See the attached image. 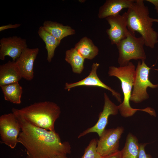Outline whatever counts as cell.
Segmentation results:
<instances>
[{
  "mask_svg": "<svg viewBox=\"0 0 158 158\" xmlns=\"http://www.w3.org/2000/svg\"><path fill=\"white\" fill-rule=\"evenodd\" d=\"M12 113L16 116L20 126L18 140L25 149L26 158H53L71 153L69 143L62 142L55 130L34 126L19 114Z\"/></svg>",
  "mask_w": 158,
  "mask_h": 158,
  "instance_id": "cell-1",
  "label": "cell"
},
{
  "mask_svg": "<svg viewBox=\"0 0 158 158\" xmlns=\"http://www.w3.org/2000/svg\"><path fill=\"white\" fill-rule=\"evenodd\" d=\"M127 28L133 33L138 32L146 47L153 49L158 42V33L152 27L148 7L143 0H135L126 12Z\"/></svg>",
  "mask_w": 158,
  "mask_h": 158,
  "instance_id": "cell-2",
  "label": "cell"
},
{
  "mask_svg": "<svg viewBox=\"0 0 158 158\" xmlns=\"http://www.w3.org/2000/svg\"><path fill=\"white\" fill-rule=\"evenodd\" d=\"M12 112L20 115L31 124L54 131V125L61 113L60 107L49 101L35 102L19 109L13 108Z\"/></svg>",
  "mask_w": 158,
  "mask_h": 158,
  "instance_id": "cell-3",
  "label": "cell"
},
{
  "mask_svg": "<svg viewBox=\"0 0 158 158\" xmlns=\"http://www.w3.org/2000/svg\"><path fill=\"white\" fill-rule=\"evenodd\" d=\"M135 67L131 62L127 65L118 67H109L108 74L109 76H114L120 81L124 96L123 102L118 106L121 115L127 117L132 116L138 111H142L151 114L152 109L147 107L143 109H138L131 107L130 101L133 87L135 72Z\"/></svg>",
  "mask_w": 158,
  "mask_h": 158,
  "instance_id": "cell-4",
  "label": "cell"
},
{
  "mask_svg": "<svg viewBox=\"0 0 158 158\" xmlns=\"http://www.w3.org/2000/svg\"><path fill=\"white\" fill-rule=\"evenodd\" d=\"M145 44L142 37H136L135 34L129 30L126 38L116 45L119 53L118 63L120 66L127 65L132 59L145 61L146 56Z\"/></svg>",
  "mask_w": 158,
  "mask_h": 158,
  "instance_id": "cell-5",
  "label": "cell"
},
{
  "mask_svg": "<svg viewBox=\"0 0 158 158\" xmlns=\"http://www.w3.org/2000/svg\"><path fill=\"white\" fill-rule=\"evenodd\" d=\"M151 69L145 61H142V62L140 61L138 62L130 101L135 103H141L149 98L147 92V87L155 89L158 87V84H153L149 80V75Z\"/></svg>",
  "mask_w": 158,
  "mask_h": 158,
  "instance_id": "cell-6",
  "label": "cell"
},
{
  "mask_svg": "<svg viewBox=\"0 0 158 158\" xmlns=\"http://www.w3.org/2000/svg\"><path fill=\"white\" fill-rule=\"evenodd\" d=\"M21 131L18 121L13 113L2 115L0 116L1 143L14 149L18 143V138Z\"/></svg>",
  "mask_w": 158,
  "mask_h": 158,
  "instance_id": "cell-7",
  "label": "cell"
},
{
  "mask_svg": "<svg viewBox=\"0 0 158 158\" xmlns=\"http://www.w3.org/2000/svg\"><path fill=\"white\" fill-rule=\"evenodd\" d=\"M123 131L122 127L105 129L97 140V152L104 157L118 150L119 140Z\"/></svg>",
  "mask_w": 158,
  "mask_h": 158,
  "instance_id": "cell-8",
  "label": "cell"
},
{
  "mask_svg": "<svg viewBox=\"0 0 158 158\" xmlns=\"http://www.w3.org/2000/svg\"><path fill=\"white\" fill-rule=\"evenodd\" d=\"M105 19L110 26V28L107 30V33L111 44L116 45L126 38L129 31L126 12L110 16Z\"/></svg>",
  "mask_w": 158,
  "mask_h": 158,
  "instance_id": "cell-9",
  "label": "cell"
},
{
  "mask_svg": "<svg viewBox=\"0 0 158 158\" xmlns=\"http://www.w3.org/2000/svg\"><path fill=\"white\" fill-rule=\"evenodd\" d=\"M104 104L103 111L99 114L98 120L93 126L87 128L78 136L80 138L92 133H97L99 137L105 129L108 122V119L110 115H115L118 112V106L112 102L106 93L104 94Z\"/></svg>",
  "mask_w": 158,
  "mask_h": 158,
  "instance_id": "cell-10",
  "label": "cell"
},
{
  "mask_svg": "<svg viewBox=\"0 0 158 158\" xmlns=\"http://www.w3.org/2000/svg\"><path fill=\"white\" fill-rule=\"evenodd\" d=\"M27 46L26 40L20 37H3L0 40V59L4 61L8 56L15 61Z\"/></svg>",
  "mask_w": 158,
  "mask_h": 158,
  "instance_id": "cell-11",
  "label": "cell"
},
{
  "mask_svg": "<svg viewBox=\"0 0 158 158\" xmlns=\"http://www.w3.org/2000/svg\"><path fill=\"white\" fill-rule=\"evenodd\" d=\"M39 51L38 48L27 47L23 50L15 61L16 68L22 78L28 81L33 78L34 63Z\"/></svg>",
  "mask_w": 158,
  "mask_h": 158,
  "instance_id": "cell-12",
  "label": "cell"
},
{
  "mask_svg": "<svg viewBox=\"0 0 158 158\" xmlns=\"http://www.w3.org/2000/svg\"><path fill=\"white\" fill-rule=\"evenodd\" d=\"M99 65L97 63H94L92 65V69L88 76L83 79L74 83H66L64 89L69 90L73 87L80 86L99 87L110 91L118 102L121 103L122 100L121 94L102 82L98 76L97 71Z\"/></svg>",
  "mask_w": 158,
  "mask_h": 158,
  "instance_id": "cell-13",
  "label": "cell"
},
{
  "mask_svg": "<svg viewBox=\"0 0 158 158\" xmlns=\"http://www.w3.org/2000/svg\"><path fill=\"white\" fill-rule=\"evenodd\" d=\"M135 0H107L99 8L98 17L106 18L119 13L124 8H129Z\"/></svg>",
  "mask_w": 158,
  "mask_h": 158,
  "instance_id": "cell-14",
  "label": "cell"
},
{
  "mask_svg": "<svg viewBox=\"0 0 158 158\" xmlns=\"http://www.w3.org/2000/svg\"><path fill=\"white\" fill-rule=\"evenodd\" d=\"M22 78L15 61H9L0 66V86L18 82Z\"/></svg>",
  "mask_w": 158,
  "mask_h": 158,
  "instance_id": "cell-15",
  "label": "cell"
},
{
  "mask_svg": "<svg viewBox=\"0 0 158 158\" xmlns=\"http://www.w3.org/2000/svg\"><path fill=\"white\" fill-rule=\"evenodd\" d=\"M42 27L45 30L61 41L64 38L75 33V30L71 27L50 20L45 21Z\"/></svg>",
  "mask_w": 158,
  "mask_h": 158,
  "instance_id": "cell-16",
  "label": "cell"
},
{
  "mask_svg": "<svg viewBox=\"0 0 158 158\" xmlns=\"http://www.w3.org/2000/svg\"><path fill=\"white\" fill-rule=\"evenodd\" d=\"M74 48L85 59L92 60L99 52L98 48L90 39L86 37L82 38Z\"/></svg>",
  "mask_w": 158,
  "mask_h": 158,
  "instance_id": "cell-17",
  "label": "cell"
},
{
  "mask_svg": "<svg viewBox=\"0 0 158 158\" xmlns=\"http://www.w3.org/2000/svg\"><path fill=\"white\" fill-rule=\"evenodd\" d=\"M38 33L45 43L47 51V59L49 62H50L54 56L55 49L59 45L61 41L45 30L42 26L39 27Z\"/></svg>",
  "mask_w": 158,
  "mask_h": 158,
  "instance_id": "cell-18",
  "label": "cell"
},
{
  "mask_svg": "<svg viewBox=\"0 0 158 158\" xmlns=\"http://www.w3.org/2000/svg\"><path fill=\"white\" fill-rule=\"evenodd\" d=\"M0 87L5 100L14 104H18L21 103L23 90L18 82Z\"/></svg>",
  "mask_w": 158,
  "mask_h": 158,
  "instance_id": "cell-19",
  "label": "cell"
},
{
  "mask_svg": "<svg viewBox=\"0 0 158 158\" xmlns=\"http://www.w3.org/2000/svg\"><path fill=\"white\" fill-rule=\"evenodd\" d=\"M139 149L138 139L129 133L127 137L125 146L121 150V158H138Z\"/></svg>",
  "mask_w": 158,
  "mask_h": 158,
  "instance_id": "cell-20",
  "label": "cell"
},
{
  "mask_svg": "<svg viewBox=\"0 0 158 158\" xmlns=\"http://www.w3.org/2000/svg\"><path fill=\"white\" fill-rule=\"evenodd\" d=\"M85 59L74 48L67 50L65 53V59L71 65L73 72L80 74L84 68Z\"/></svg>",
  "mask_w": 158,
  "mask_h": 158,
  "instance_id": "cell-21",
  "label": "cell"
},
{
  "mask_svg": "<svg viewBox=\"0 0 158 158\" xmlns=\"http://www.w3.org/2000/svg\"><path fill=\"white\" fill-rule=\"evenodd\" d=\"M97 140L94 138L91 140L85 148L84 153L81 158H102L97 152Z\"/></svg>",
  "mask_w": 158,
  "mask_h": 158,
  "instance_id": "cell-22",
  "label": "cell"
},
{
  "mask_svg": "<svg viewBox=\"0 0 158 158\" xmlns=\"http://www.w3.org/2000/svg\"><path fill=\"white\" fill-rule=\"evenodd\" d=\"M145 144H140V149L138 158H152L151 155L146 153L145 150Z\"/></svg>",
  "mask_w": 158,
  "mask_h": 158,
  "instance_id": "cell-23",
  "label": "cell"
},
{
  "mask_svg": "<svg viewBox=\"0 0 158 158\" xmlns=\"http://www.w3.org/2000/svg\"><path fill=\"white\" fill-rule=\"evenodd\" d=\"M21 24L19 23H16L14 24H8L3 25L0 27V31L9 29L16 28L20 26Z\"/></svg>",
  "mask_w": 158,
  "mask_h": 158,
  "instance_id": "cell-24",
  "label": "cell"
},
{
  "mask_svg": "<svg viewBox=\"0 0 158 158\" xmlns=\"http://www.w3.org/2000/svg\"><path fill=\"white\" fill-rule=\"evenodd\" d=\"M102 158H121V151L118 150L115 152L103 157Z\"/></svg>",
  "mask_w": 158,
  "mask_h": 158,
  "instance_id": "cell-25",
  "label": "cell"
},
{
  "mask_svg": "<svg viewBox=\"0 0 158 158\" xmlns=\"http://www.w3.org/2000/svg\"><path fill=\"white\" fill-rule=\"evenodd\" d=\"M145 1L151 3L154 6L158 16V0H146Z\"/></svg>",
  "mask_w": 158,
  "mask_h": 158,
  "instance_id": "cell-26",
  "label": "cell"
},
{
  "mask_svg": "<svg viewBox=\"0 0 158 158\" xmlns=\"http://www.w3.org/2000/svg\"><path fill=\"white\" fill-rule=\"evenodd\" d=\"M67 155H60L55 157L53 158H68Z\"/></svg>",
  "mask_w": 158,
  "mask_h": 158,
  "instance_id": "cell-27",
  "label": "cell"
},
{
  "mask_svg": "<svg viewBox=\"0 0 158 158\" xmlns=\"http://www.w3.org/2000/svg\"><path fill=\"white\" fill-rule=\"evenodd\" d=\"M151 20L152 22L158 23V19H155L151 18Z\"/></svg>",
  "mask_w": 158,
  "mask_h": 158,
  "instance_id": "cell-28",
  "label": "cell"
}]
</instances>
